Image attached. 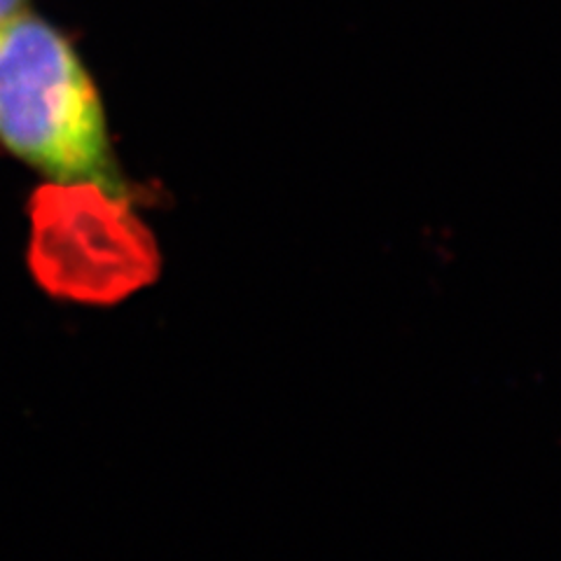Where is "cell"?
<instances>
[{
    "label": "cell",
    "mask_w": 561,
    "mask_h": 561,
    "mask_svg": "<svg viewBox=\"0 0 561 561\" xmlns=\"http://www.w3.org/2000/svg\"><path fill=\"white\" fill-rule=\"evenodd\" d=\"M26 260L47 295L92 307L127 300L162 267L129 195L94 183H45L33 192Z\"/></svg>",
    "instance_id": "7a4b0ae2"
},
{
    "label": "cell",
    "mask_w": 561,
    "mask_h": 561,
    "mask_svg": "<svg viewBox=\"0 0 561 561\" xmlns=\"http://www.w3.org/2000/svg\"><path fill=\"white\" fill-rule=\"evenodd\" d=\"M0 150L47 183L127 195L90 68L59 26L26 10L0 22Z\"/></svg>",
    "instance_id": "6da1fadb"
},
{
    "label": "cell",
    "mask_w": 561,
    "mask_h": 561,
    "mask_svg": "<svg viewBox=\"0 0 561 561\" xmlns=\"http://www.w3.org/2000/svg\"><path fill=\"white\" fill-rule=\"evenodd\" d=\"M26 0H0V22L8 20V16H12L14 12L24 10Z\"/></svg>",
    "instance_id": "3957f363"
}]
</instances>
